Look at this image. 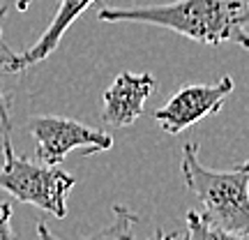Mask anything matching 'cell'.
Returning a JSON list of instances; mask_svg holds the SVG:
<instances>
[{
  "mask_svg": "<svg viewBox=\"0 0 249 240\" xmlns=\"http://www.w3.org/2000/svg\"><path fill=\"white\" fill-rule=\"evenodd\" d=\"M99 21L148 23L166 28L198 44H238L249 49V0H178L171 5L102 7Z\"/></svg>",
  "mask_w": 249,
  "mask_h": 240,
  "instance_id": "1",
  "label": "cell"
},
{
  "mask_svg": "<svg viewBox=\"0 0 249 240\" xmlns=\"http://www.w3.org/2000/svg\"><path fill=\"white\" fill-rule=\"evenodd\" d=\"M187 189L201 203V217L210 226L249 236V162L231 171L205 169L198 162V146L185 143L180 160Z\"/></svg>",
  "mask_w": 249,
  "mask_h": 240,
  "instance_id": "2",
  "label": "cell"
},
{
  "mask_svg": "<svg viewBox=\"0 0 249 240\" xmlns=\"http://www.w3.org/2000/svg\"><path fill=\"white\" fill-rule=\"evenodd\" d=\"M76 185V178L58 166L18 157L9 134L2 139V169H0V192H7L21 203H30L62 220L67 215V194Z\"/></svg>",
  "mask_w": 249,
  "mask_h": 240,
  "instance_id": "3",
  "label": "cell"
},
{
  "mask_svg": "<svg viewBox=\"0 0 249 240\" xmlns=\"http://www.w3.org/2000/svg\"><path fill=\"white\" fill-rule=\"evenodd\" d=\"M28 132L37 143V162L58 166L70 152H102L113 148V136L97 127L62 116H35L28 120Z\"/></svg>",
  "mask_w": 249,
  "mask_h": 240,
  "instance_id": "4",
  "label": "cell"
},
{
  "mask_svg": "<svg viewBox=\"0 0 249 240\" xmlns=\"http://www.w3.org/2000/svg\"><path fill=\"white\" fill-rule=\"evenodd\" d=\"M235 83L224 74L217 83H192L180 88L161 109L152 111L155 123L166 134H180L208 116L219 113L226 97L233 92Z\"/></svg>",
  "mask_w": 249,
  "mask_h": 240,
  "instance_id": "5",
  "label": "cell"
},
{
  "mask_svg": "<svg viewBox=\"0 0 249 240\" xmlns=\"http://www.w3.org/2000/svg\"><path fill=\"white\" fill-rule=\"evenodd\" d=\"M92 2H95V0H60V7L55 12V17L51 18L49 28L39 35V39H37L30 49L21 51V54H14L12 49H7L5 44H0V70L7 72V74H17V72H23V70H28V67L37 65V62L46 60V58L58 49L60 39L71 28V23H74Z\"/></svg>",
  "mask_w": 249,
  "mask_h": 240,
  "instance_id": "6",
  "label": "cell"
},
{
  "mask_svg": "<svg viewBox=\"0 0 249 240\" xmlns=\"http://www.w3.org/2000/svg\"><path fill=\"white\" fill-rule=\"evenodd\" d=\"M155 90L152 74L123 72L102 95V118L111 127H129L143 116L145 102Z\"/></svg>",
  "mask_w": 249,
  "mask_h": 240,
  "instance_id": "7",
  "label": "cell"
},
{
  "mask_svg": "<svg viewBox=\"0 0 249 240\" xmlns=\"http://www.w3.org/2000/svg\"><path fill=\"white\" fill-rule=\"evenodd\" d=\"M136 222H139V215L132 213L129 208H124L123 203H116L113 205V220H111V224L81 240H134ZM37 236H39V240H60L55 233H51V229L44 222L37 224Z\"/></svg>",
  "mask_w": 249,
  "mask_h": 240,
  "instance_id": "8",
  "label": "cell"
},
{
  "mask_svg": "<svg viewBox=\"0 0 249 240\" xmlns=\"http://www.w3.org/2000/svg\"><path fill=\"white\" fill-rule=\"evenodd\" d=\"M185 222H187V231L182 236H178L176 240H249V236H245V233H233L217 229V226H210L198 215V210H189L185 215Z\"/></svg>",
  "mask_w": 249,
  "mask_h": 240,
  "instance_id": "9",
  "label": "cell"
},
{
  "mask_svg": "<svg viewBox=\"0 0 249 240\" xmlns=\"http://www.w3.org/2000/svg\"><path fill=\"white\" fill-rule=\"evenodd\" d=\"M0 240H17L12 229V203H0Z\"/></svg>",
  "mask_w": 249,
  "mask_h": 240,
  "instance_id": "10",
  "label": "cell"
},
{
  "mask_svg": "<svg viewBox=\"0 0 249 240\" xmlns=\"http://www.w3.org/2000/svg\"><path fill=\"white\" fill-rule=\"evenodd\" d=\"M5 14H7V5L0 2V18ZM0 127H2V134H9V129H12V120H9L7 102H5V95H2V88H0Z\"/></svg>",
  "mask_w": 249,
  "mask_h": 240,
  "instance_id": "11",
  "label": "cell"
},
{
  "mask_svg": "<svg viewBox=\"0 0 249 240\" xmlns=\"http://www.w3.org/2000/svg\"><path fill=\"white\" fill-rule=\"evenodd\" d=\"M176 238H178V233H164V231H157L150 240H176Z\"/></svg>",
  "mask_w": 249,
  "mask_h": 240,
  "instance_id": "12",
  "label": "cell"
},
{
  "mask_svg": "<svg viewBox=\"0 0 249 240\" xmlns=\"http://www.w3.org/2000/svg\"><path fill=\"white\" fill-rule=\"evenodd\" d=\"M30 2H33V0H17V9L18 12H26V9L30 7Z\"/></svg>",
  "mask_w": 249,
  "mask_h": 240,
  "instance_id": "13",
  "label": "cell"
}]
</instances>
